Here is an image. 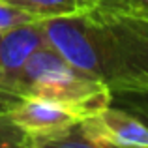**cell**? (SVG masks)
Segmentation results:
<instances>
[{"mask_svg": "<svg viewBox=\"0 0 148 148\" xmlns=\"http://www.w3.org/2000/svg\"><path fill=\"white\" fill-rule=\"evenodd\" d=\"M10 146L28 148V135L8 116V112H4V114H0V148H10Z\"/></svg>", "mask_w": 148, "mask_h": 148, "instance_id": "obj_8", "label": "cell"}, {"mask_svg": "<svg viewBox=\"0 0 148 148\" xmlns=\"http://www.w3.org/2000/svg\"><path fill=\"white\" fill-rule=\"evenodd\" d=\"M99 148L107 146H139L148 148V124L126 109L107 105L86 116Z\"/></svg>", "mask_w": 148, "mask_h": 148, "instance_id": "obj_4", "label": "cell"}, {"mask_svg": "<svg viewBox=\"0 0 148 148\" xmlns=\"http://www.w3.org/2000/svg\"><path fill=\"white\" fill-rule=\"evenodd\" d=\"M45 45L47 43L41 30V21L23 23L0 30V69L8 79L19 86L17 81L23 68L30 60V56Z\"/></svg>", "mask_w": 148, "mask_h": 148, "instance_id": "obj_5", "label": "cell"}, {"mask_svg": "<svg viewBox=\"0 0 148 148\" xmlns=\"http://www.w3.org/2000/svg\"><path fill=\"white\" fill-rule=\"evenodd\" d=\"M6 2L36 15L38 19L73 15V13H81L83 11L79 0H6Z\"/></svg>", "mask_w": 148, "mask_h": 148, "instance_id": "obj_7", "label": "cell"}, {"mask_svg": "<svg viewBox=\"0 0 148 148\" xmlns=\"http://www.w3.org/2000/svg\"><path fill=\"white\" fill-rule=\"evenodd\" d=\"M8 116L28 135V148H40L45 139L84 118L81 111L62 101L26 96L8 111Z\"/></svg>", "mask_w": 148, "mask_h": 148, "instance_id": "obj_3", "label": "cell"}, {"mask_svg": "<svg viewBox=\"0 0 148 148\" xmlns=\"http://www.w3.org/2000/svg\"><path fill=\"white\" fill-rule=\"evenodd\" d=\"M81 10L101 23L133 21L148 25V0H81Z\"/></svg>", "mask_w": 148, "mask_h": 148, "instance_id": "obj_6", "label": "cell"}, {"mask_svg": "<svg viewBox=\"0 0 148 148\" xmlns=\"http://www.w3.org/2000/svg\"><path fill=\"white\" fill-rule=\"evenodd\" d=\"M127 101V107L131 109L135 116H143V122L148 124V92H118Z\"/></svg>", "mask_w": 148, "mask_h": 148, "instance_id": "obj_10", "label": "cell"}, {"mask_svg": "<svg viewBox=\"0 0 148 148\" xmlns=\"http://www.w3.org/2000/svg\"><path fill=\"white\" fill-rule=\"evenodd\" d=\"M79 2H81V0H79Z\"/></svg>", "mask_w": 148, "mask_h": 148, "instance_id": "obj_11", "label": "cell"}, {"mask_svg": "<svg viewBox=\"0 0 148 148\" xmlns=\"http://www.w3.org/2000/svg\"><path fill=\"white\" fill-rule=\"evenodd\" d=\"M45 43L62 58L116 92L122 83L118 43L112 28L86 13L41 19Z\"/></svg>", "mask_w": 148, "mask_h": 148, "instance_id": "obj_1", "label": "cell"}, {"mask_svg": "<svg viewBox=\"0 0 148 148\" xmlns=\"http://www.w3.org/2000/svg\"><path fill=\"white\" fill-rule=\"evenodd\" d=\"M23 96H41L68 103L84 116L105 109L112 101V90L105 83L81 71L49 45L30 56L19 75Z\"/></svg>", "mask_w": 148, "mask_h": 148, "instance_id": "obj_2", "label": "cell"}, {"mask_svg": "<svg viewBox=\"0 0 148 148\" xmlns=\"http://www.w3.org/2000/svg\"><path fill=\"white\" fill-rule=\"evenodd\" d=\"M23 98H25V96L19 90V86L13 81L8 79V77L4 75V71L0 69V114L8 112L10 109H13Z\"/></svg>", "mask_w": 148, "mask_h": 148, "instance_id": "obj_9", "label": "cell"}]
</instances>
